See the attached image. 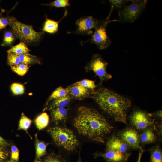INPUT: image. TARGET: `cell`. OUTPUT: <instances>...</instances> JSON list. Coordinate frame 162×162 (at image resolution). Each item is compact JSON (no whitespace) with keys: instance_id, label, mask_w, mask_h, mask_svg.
<instances>
[{"instance_id":"cell-1","label":"cell","mask_w":162,"mask_h":162,"mask_svg":"<svg viewBox=\"0 0 162 162\" xmlns=\"http://www.w3.org/2000/svg\"><path fill=\"white\" fill-rule=\"evenodd\" d=\"M74 124L80 134L100 142H104L106 136L114 128L96 110L85 106L79 108Z\"/></svg>"},{"instance_id":"cell-2","label":"cell","mask_w":162,"mask_h":162,"mask_svg":"<svg viewBox=\"0 0 162 162\" xmlns=\"http://www.w3.org/2000/svg\"><path fill=\"white\" fill-rule=\"evenodd\" d=\"M90 95L116 121L127 123V112L131 105L129 99L104 88L92 92Z\"/></svg>"},{"instance_id":"cell-3","label":"cell","mask_w":162,"mask_h":162,"mask_svg":"<svg viewBox=\"0 0 162 162\" xmlns=\"http://www.w3.org/2000/svg\"><path fill=\"white\" fill-rule=\"evenodd\" d=\"M9 25L11 27L15 36L22 42L28 44L39 41L44 33L35 31L30 25L22 23L14 17L8 18Z\"/></svg>"},{"instance_id":"cell-4","label":"cell","mask_w":162,"mask_h":162,"mask_svg":"<svg viewBox=\"0 0 162 162\" xmlns=\"http://www.w3.org/2000/svg\"><path fill=\"white\" fill-rule=\"evenodd\" d=\"M48 131L56 144L67 151L74 150L78 145V141L76 136L68 129L55 127L50 128Z\"/></svg>"},{"instance_id":"cell-5","label":"cell","mask_w":162,"mask_h":162,"mask_svg":"<svg viewBox=\"0 0 162 162\" xmlns=\"http://www.w3.org/2000/svg\"><path fill=\"white\" fill-rule=\"evenodd\" d=\"M147 2L146 0H132L131 4L125 6L119 12L120 22H134L144 10Z\"/></svg>"},{"instance_id":"cell-6","label":"cell","mask_w":162,"mask_h":162,"mask_svg":"<svg viewBox=\"0 0 162 162\" xmlns=\"http://www.w3.org/2000/svg\"><path fill=\"white\" fill-rule=\"evenodd\" d=\"M109 20L108 16L105 20L101 21L91 35L92 42L100 50L106 49L111 43V40L106 32V28L110 22Z\"/></svg>"},{"instance_id":"cell-7","label":"cell","mask_w":162,"mask_h":162,"mask_svg":"<svg viewBox=\"0 0 162 162\" xmlns=\"http://www.w3.org/2000/svg\"><path fill=\"white\" fill-rule=\"evenodd\" d=\"M108 65V63L100 55L96 54L93 56L86 68L87 70L93 71L99 77L100 84L104 81L107 80L112 77V75L107 72L106 69Z\"/></svg>"},{"instance_id":"cell-8","label":"cell","mask_w":162,"mask_h":162,"mask_svg":"<svg viewBox=\"0 0 162 162\" xmlns=\"http://www.w3.org/2000/svg\"><path fill=\"white\" fill-rule=\"evenodd\" d=\"M151 116V114L142 110L135 111L130 116L131 123L138 130H145L154 124Z\"/></svg>"},{"instance_id":"cell-9","label":"cell","mask_w":162,"mask_h":162,"mask_svg":"<svg viewBox=\"0 0 162 162\" xmlns=\"http://www.w3.org/2000/svg\"><path fill=\"white\" fill-rule=\"evenodd\" d=\"M101 22L90 16L81 18L76 22L77 28L74 32L80 34L91 35L93 32L92 29H95Z\"/></svg>"},{"instance_id":"cell-10","label":"cell","mask_w":162,"mask_h":162,"mask_svg":"<svg viewBox=\"0 0 162 162\" xmlns=\"http://www.w3.org/2000/svg\"><path fill=\"white\" fill-rule=\"evenodd\" d=\"M119 136L128 146L135 149H142L140 145V135L135 129H126L119 133Z\"/></svg>"},{"instance_id":"cell-11","label":"cell","mask_w":162,"mask_h":162,"mask_svg":"<svg viewBox=\"0 0 162 162\" xmlns=\"http://www.w3.org/2000/svg\"><path fill=\"white\" fill-rule=\"evenodd\" d=\"M130 155V153H123L112 150L106 151L104 153H97L94 154L95 157H102L108 162H125Z\"/></svg>"},{"instance_id":"cell-12","label":"cell","mask_w":162,"mask_h":162,"mask_svg":"<svg viewBox=\"0 0 162 162\" xmlns=\"http://www.w3.org/2000/svg\"><path fill=\"white\" fill-rule=\"evenodd\" d=\"M106 151L112 150L125 153L128 148V146L119 137L113 136L107 143Z\"/></svg>"},{"instance_id":"cell-13","label":"cell","mask_w":162,"mask_h":162,"mask_svg":"<svg viewBox=\"0 0 162 162\" xmlns=\"http://www.w3.org/2000/svg\"><path fill=\"white\" fill-rule=\"evenodd\" d=\"M67 88L70 98L82 100L90 95L88 89L76 83Z\"/></svg>"},{"instance_id":"cell-14","label":"cell","mask_w":162,"mask_h":162,"mask_svg":"<svg viewBox=\"0 0 162 162\" xmlns=\"http://www.w3.org/2000/svg\"><path fill=\"white\" fill-rule=\"evenodd\" d=\"M52 120L56 124L60 122H65L68 117V111L64 108H56L52 109Z\"/></svg>"},{"instance_id":"cell-15","label":"cell","mask_w":162,"mask_h":162,"mask_svg":"<svg viewBox=\"0 0 162 162\" xmlns=\"http://www.w3.org/2000/svg\"><path fill=\"white\" fill-rule=\"evenodd\" d=\"M67 14L68 12L66 10L63 17L58 21L48 19L46 16V20L44 25L43 31L51 34H54L57 32L59 22L67 15Z\"/></svg>"},{"instance_id":"cell-16","label":"cell","mask_w":162,"mask_h":162,"mask_svg":"<svg viewBox=\"0 0 162 162\" xmlns=\"http://www.w3.org/2000/svg\"><path fill=\"white\" fill-rule=\"evenodd\" d=\"M36 136V157L34 162H41V158L46 153V147L48 143L38 140L37 134Z\"/></svg>"},{"instance_id":"cell-17","label":"cell","mask_w":162,"mask_h":162,"mask_svg":"<svg viewBox=\"0 0 162 162\" xmlns=\"http://www.w3.org/2000/svg\"><path fill=\"white\" fill-rule=\"evenodd\" d=\"M140 141L144 143H148L154 142L156 139L155 134L150 128H147L140 135Z\"/></svg>"},{"instance_id":"cell-18","label":"cell","mask_w":162,"mask_h":162,"mask_svg":"<svg viewBox=\"0 0 162 162\" xmlns=\"http://www.w3.org/2000/svg\"><path fill=\"white\" fill-rule=\"evenodd\" d=\"M71 98L69 95L54 99L49 107V109L52 110L56 108H64L69 103Z\"/></svg>"},{"instance_id":"cell-19","label":"cell","mask_w":162,"mask_h":162,"mask_svg":"<svg viewBox=\"0 0 162 162\" xmlns=\"http://www.w3.org/2000/svg\"><path fill=\"white\" fill-rule=\"evenodd\" d=\"M30 51L25 43L21 42L12 47L7 51V52L12 53L19 56L22 54L28 53Z\"/></svg>"},{"instance_id":"cell-20","label":"cell","mask_w":162,"mask_h":162,"mask_svg":"<svg viewBox=\"0 0 162 162\" xmlns=\"http://www.w3.org/2000/svg\"><path fill=\"white\" fill-rule=\"evenodd\" d=\"M49 116L46 112H43L38 116L35 119L36 126L39 130L45 128L49 122Z\"/></svg>"},{"instance_id":"cell-21","label":"cell","mask_w":162,"mask_h":162,"mask_svg":"<svg viewBox=\"0 0 162 162\" xmlns=\"http://www.w3.org/2000/svg\"><path fill=\"white\" fill-rule=\"evenodd\" d=\"M68 95V90L66 88H64L60 87L56 89L51 94L46 102V104L51 100L55 99L60 97L65 96Z\"/></svg>"},{"instance_id":"cell-22","label":"cell","mask_w":162,"mask_h":162,"mask_svg":"<svg viewBox=\"0 0 162 162\" xmlns=\"http://www.w3.org/2000/svg\"><path fill=\"white\" fill-rule=\"evenodd\" d=\"M32 121L26 116L23 112L21 115L18 126V130H23L27 132V130L29 128Z\"/></svg>"},{"instance_id":"cell-23","label":"cell","mask_w":162,"mask_h":162,"mask_svg":"<svg viewBox=\"0 0 162 162\" xmlns=\"http://www.w3.org/2000/svg\"><path fill=\"white\" fill-rule=\"evenodd\" d=\"M12 70L17 74L24 76L27 72L29 68L28 65L20 63L14 66H10Z\"/></svg>"},{"instance_id":"cell-24","label":"cell","mask_w":162,"mask_h":162,"mask_svg":"<svg viewBox=\"0 0 162 162\" xmlns=\"http://www.w3.org/2000/svg\"><path fill=\"white\" fill-rule=\"evenodd\" d=\"M15 39V36L10 31H8L4 34L2 45V46H10L13 44Z\"/></svg>"},{"instance_id":"cell-25","label":"cell","mask_w":162,"mask_h":162,"mask_svg":"<svg viewBox=\"0 0 162 162\" xmlns=\"http://www.w3.org/2000/svg\"><path fill=\"white\" fill-rule=\"evenodd\" d=\"M41 162H67V161L61 155L51 154L46 157Z\"/></svg>"},{"instance_id":"cell-26","label":"cell","mask_w":162,"mask_h":162,"mask_svg":"<svg viewBox=\"0 0 162 162\" xmlns=\"http://www.w3.org/2000/svg\"><path fill=\"white\" fill-rule=\"evenodd\" d=\"M150 162H162V154L159 148L154 149L151 154Z\"/></svg>"},{"instance_id":"cell-27","label":"cell","mask_w":162,"mask_h":162,"mask_svg":"<svg viewBox=\"0 0 162 162\" xmlns=\"http://www.w3.org/2000/svg\"><path fill=\"white\" fill-rule=\"evenodd\" d=\"M44 4L57 8H64L69 6L70 5L69 1L68 0H56L49 4Z\"/></svg>"},{"instance_id":"cell-28","label":"cell","mask_w":162,"mask_h":162,"mask_svg":"<svg viewBox=\"0 0 162 162\" xmlns=\"http://www.w3.org/2000/svg\"><path fill=\"white\" fill-rule=\"evenodd\" d=\"M8 62L10 66L19 64L20 62L19 56L11 52L8 53Z\"/></svg>"},{"instance_id":"cell-29","label":"cell","mask_w":162,"mask_h":162,"mask_svg":"<svg viewBox=\"0 0 162 162\" xmlns=\"http://www.w3.org/2000/svg\"><path fill=\"white\" fill-rule=\"evenodd\" d=\"M76 83L88 89H90L91 90H93L96 87L94 81L88 80H82L77 82Z\"/></svg>"},{"instance_id":"cell-30","label":"cell","mask_w":162,"mask_h":162,"mask_svg":"<svg viewBox=\"0 0 162 162\" xmlns=\"http://www.w3.org/2000/svg\"><path fill=\"white\" fill-rule=\"evenodd\" d=\"M11 89L13 94L15 95L23 94L25 91L23 85L18 83H13L11 85Z\"/></svg>"},{"instance_id":"cell-31","label":"cell","mask_w":162,"mask_h":162,"mask_svg":"<svg viewBox=\"0 0 162 162\" xmlns=\"http://www.w3.org/2000/svg\"><path fill=\"white\" fill-rule=\"evenodd\" d=\"M19 56L20 63L28 65L32 62L33 56L29 53L20 55Z\"/></svg>"},{"instance_id":"cell-32","label":"cell","mask_w":162,"mask_h":162,"mask_svg":"<svg viewBox=\"0 0 162 162\" xmlns=\"http://www.w3.org/2000/svg\"><path fill=\"white\" fill-rule=\"evenodd\" d=\"M19 151L15 146H13L11 148V160L14 162L19 161Z\"/></svg>"},{"instance_id":"cell-33","label":"cell","mask_w":162,"mask_h":162,"mask_svg":"<svg viewBox=\"0 0 162 162\" xmlns=\"http://www.w3.org/2000/svg\"><path fill=\"white\" fill-rule=\"evenodd\" d=\"M131 0H110V4L112 8H120L125 3Z\"/></svg>"},{"instance_id":"cell-34","label":"cell","mask_w":162,"mask_h":162,"mask_svg":"<svg viewBox=\"0 0 162 162\" xmlns=\"http://www.w3.org/2000/svg\"><path fill=\"white\" fill-rule=\"evenodd\" d=\"M9 24L8 18L0 16V31L5 28Z\"/></svg>"},{"instance_id":"cell-35","label":"cell","mask_w":162,"mask_h":162,"mask_svg":"<svg viewBox=\"0 0 162 162\" xmlns=\"http://www.w3.org/2000/svg\"><path fill=\"white\" fill-rule=\"evenodd\" d=\"M8 153L0 147V162H3L5 160L8 156Z\"/></svg>"},{"instance_id":"cell-36","label":"cell","mask_w":162,"mask_h":162,"mask_svg":"<svg viewBox=\"0 0 162 162\" xmlns=\"http://www.w3.org/2000/svg\"><path fill=\"white\" fill-rule=\"evenodd\" d=\"M8 145L6 141L0 135V147L6 146Z\"/></svg>"},{"instance_id":"cell-37","label":"cell","mask_w":162,"mask_h":162,"mask_svg":"<svg viewBox=\"0 0 162 162\" xmlns=\"http://www.w3.org/2000/svg\"><path fill=\"white\" fill-rule=\"evenodd\" d=\"M143 153V150L142 149L141 150V152H140L139 154L138 157L137 159V162H140L141 158Z\"/></svg>"},{"instance_id":"cell-38","label":"cell","mask_w":162,"mask_h":162,"mask_svg":"<svg viewBox=\"0 0 162 162\" xmlns=\"http://www.w3.org/2000/svg\"><path fill=\"white\" fill-rule=\"evenodd\" d=\"M156 115L160 118H162V111L159 110L156 112Z\"/></svg>"},{"instance_id":"cell-39","label":"cell","mask_w":162,"mask_h":162,"mask_svg":"<svg viewBox=\"0 0 162 162\" xmlns=\"http://www.w3.org/2000/svg\"><path fill=\"white\" fill-rule=\"evenodd\" d=\"M77 162H82V161H81V158H80V157L79 158V159L78 160V161Z\"/></svg>"},{"instance_id":"cell-40","label":"cell","mask_w":162,"mask_h":162,"mask_svg":"<svg viewBox=\"0 0 162 162\" xmlns=\"http://www.w3.org/2000/svg\"><path fill=\"white\" fill-rule=\"evenodd\" d=\"M4 162H14L10 160Z\"/></svg>"}]
</instances>
